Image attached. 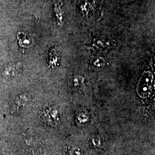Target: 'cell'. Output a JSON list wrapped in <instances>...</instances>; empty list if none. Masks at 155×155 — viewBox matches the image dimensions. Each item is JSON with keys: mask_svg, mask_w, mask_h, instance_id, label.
<instances>
[{"mask_svg": "<svg viewBox=\"0 0 155 155\" xmlns=\"http://www.w3.org/2000/svg\"><path fill=\"white\" fill-rule=\"evenodd\" d=\"M55 12L59 24L61 25L63 22V15L62 11L61 0H55Z\"/></svg>", "mask_w": 155, "mask_h": 155, "instance_id": "3", "label": "cell"}, {"mask_svg": "<svg viewBox=\"0 0 155 155\" xmlns=\"http://www.w3.org/2000/svg\"><path fill=\"white\" fill-rule=\"evenodd\" d=\"M94 65L98 67L103 66L104 61L103 59H97L94 62Z\"/></svg>", "mask_w": 155, "mask_h": 155, "instance_id": "5", "label": "cell"}, {"mask_svg": "<svg viewBox=\"0 0 155 155\" xmlns=\"http://www.w3.org/2000/svg\"><path fill=\"white\" fill-rule=\"evenodd\" d=\"M16 70L15 68V66L14 65H9L6 67L4 71V75L6 77L8 78L15 77L16 75Z\"/></svg>", "mask_w": 155, "mask_h": 155, "instance_id": "4", "label": "cell"}, {"mask_svg": "<svg viewBox=\"0 0 155 155\" xmlns=\"http://www.w3.org/2000/svg\"><path fill=\"white\" fill-rule=\"evenodd\" d=\"M18 43L22 47H29L33 45V39L27 33H18Z\"/></svg>", "mask_w": 155, "mask_h": 155, "instance_id": "2", "label": "cell"}, {"mask_svg": "<svg viewBox=\"0 0 155 155\" xmlns=\"http://www.w3.org/2000/svg\"><path fill=\"white\" fill-rule=\"evenodd\" d=\"M153 77L151 72H144L139 80L137 87V92L141 98H147L150 96L153 88Z\"/></svg>", "mask_w": 155, "mask_h": 155, "instance_id": "1", "label": "cell"}]
</instances>
